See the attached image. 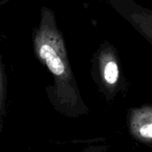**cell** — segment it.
Here are the masks:
<instances>
[{"label": "cell", "mask_w": 152, "mask_h": 152, "mask_svg": "<svg viewBox=\"0 0 152 152\" xmlns=\"http://www.w3.org/2000/svg\"><path fill=\"white\" fill-rule=\"evenodd\" d=\"M37 59L45 65L54 79V95L59 103L73 108L80 102L79 91L68 58L65 41L57 27L53 12L42 7L40 20L33 35Z\"/></svg>", "instance_id": "obj_1"}, {"label": "cell", "mask_w": 152, "mask_h": 152, "mask_svg": "<svg viewBox=\"0 0 152 152\" xmlns=\"http://www.w3.org/2000/svg\"><path fill=\"white\" fill-rule=\"evenodd\" d=\"M98 65L101 78L109 89H114L120 77V70L118 56L113 47L109 44H104L98 55Z\"/></svg>", "instance_id": "obj_2"}, {"label": "cell", "mask_w": 152, "mask_h": 152, "mask_svg": "<svg viewBox=\"0 0 152 152\" xmlns=\"http://www.w3.org/2000/svg\"><path fill=\"white\" fill-rule=\"evenodd\" d=\"M130 127L135 137L144 141H152V107L134 110Z\"/></svg>", "instance_id": "obj_3"}]
</instances>
